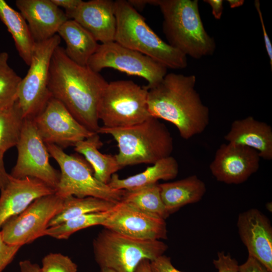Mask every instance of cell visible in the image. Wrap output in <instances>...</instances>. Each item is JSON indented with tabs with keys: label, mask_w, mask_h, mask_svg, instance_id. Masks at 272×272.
<instances>
[{
	"label": "cell",
	"mask_w": 272,
	"mask_h": 272,
	"mask_svg": "<svg viewBox=\"0 0 272 272\" xmlns=\"http://www.w3.org/2000/svg\"><path fill=\"white\" fill-rule=\"evenodd\" d=\"M107 83L99 73L71 60L63 47L59 45L55 49L49 69L48 88L51 97L93 132L98 133L100 127L98 106Z\"/></svg>",
	"instance_id": "6da1fadb"
},
{
	"label": "cell",
	"mask_w": 272,
	"mask_h": 272,
	"mask_svg": "<svg viewBox=\"0 0 272 272\" xmlns=\"http://www.w3.org/2000/svg\"><path fill=\"white\" fill-rule=\"evenodd\" d=\"M196 77L171 73L148 88L151 116L174 124L185 140L202 133L210 121V111L195 89Z\"/></svg>",
	"instance_id": "7a4b0ae2"
},
{
	"label": "cell",
	"mask_w": 272,
	"mask_h": 272,
	"mask_svg": "<svg viewBox=\"0 0 272 272\" xmlns=\"http://www.w3.org/2000/svg\"><path fill=\"white\" fill-rule=\"evenodd\" d=\"M158 6L163 17V31L168 43L194 59L212 55L214 39L205 29L197 0H146Z\"/></svg>",
	"instance_id": "3957f363"
},
{
	"label": "cell",
	"mask_w": 272,
	"mask_h": 272,
	"mask_svg": "<svg viewBox=\"0 0 272 272\" xmlns=\"http://www.w3.org/2000/svg\"><path fill=\"white\" fill-rule=\"evenodd\" d=\"M98 133L111 135L117 143L115 155L120 167L152 164L171 156L173 140L166 126L151 116L133 125L108 128L100 127Z\"/></svg>",
	"instance_id": "277c9868"
},
{
	"label": "cell",
	"mask_w": 272,
	"mask_h": 272,
	"mask_svg": "<svg viewBox=\"0 0 272 272\" xmlns=\"http://www.w3.org/2000/svg\"><path fill=\"white\" fill-rule=\"evenodd\" d=\"M114 4V41L150 57L167 69L187 66V56L160 38L128 1L117 0Z\"/></svg>",
	"instance_id": "5b68a950"
},
{
	"label": "cell",
	"mask_w": 272,
	"mask_h": 272,
	"mask_svg": "<svg viewBox=\"0 0 272 272\" xmlns=\"http://www.w3.org/2000/svg\"><path fill=\"white\" fill-rule=\"evenodd\" d=\"M93 248L100 268L134 272L141 261L155 260L164 254L168 246L160 240L135 239L104 228L94 239Z\"/></svg>",
	"instance_id": "8992f818"
},
{
	"label": "cell",
	"mask_w": 272,
	"mask_h": 272,
	"mask_svg": "<svg viewBox=\"0 0 272 272\" xmlns=\"http://www.w3.org/2000/svg\"><path fill=\"white\" fill-rule=\"evenodd\" d=\"M146 86L132 81L119 80L108 83L98 106L99 120L104 127H126L141 123L150 117Z\"/></svg>",
	"instance_id": "52a82bcc"
},
{
	"label": "cell",
	"mask_w": 272,
	"mask_h": 272,
	"mask_svg": "<svg viewBox=\"0 0 272 272\" xmlns=\"http://www.w3.org/2000/svg\"><path fill=\"white\" fill-rule=\"evenodd\" d=\"M50 156L60 169L59 182L55 193L63 198L69 196L78 197L92 196L114 203L121 201L125 190L111 188L94 176L88 163L79 156L69 155L53 144H46Z\"/></svg>",
	"instance_id": "ba28073f"
},
{
	"label": "cell",
	"mask_w": 272,
	"mask_h": 272,
	"mask_svg": "<svg viewBox=\"0 0 272 272\" xmlns=\"http://www.w3.org/2000/svg\"><path fill=\"white\" fill-rule=\"evenodd\" d=\"M61 38L57 34L36 42L28 71L22 78L17 102L24 119H33L45 107L52 97L48 88L51 58Z\"/></svg>",
	"instance_id": "9c48e42d"
},
{
	"label": "cell",
	"mask_w": 272,
	"mask_h": 272,
	"mask_svg": "<svg viewBox=\"0 0 272 272\" xmlns=\"http://www.w3.org/2000/svg\"><path fill=\"white\" fill-rule=\"evenodd\" d=\"M93 71L99 73L111 68L145 79L148 89L159 83L167 74L164 65L139 52L126 48L115 41L99 44L87 64Z\"/></svg>",
	"instance_id": "30bf717a"
},
{
	"label": "cell",
	"mask_w": 272,
	"mask_h": 272,
	"mask_svg": "<svg viewBox=\"0 0 272 272\" xmlns=\"http://www.w3.org/2000/svg\"><path fill=\"white\" fill-rule=\"evenodd\" d=\"M18 156L11 176L22 179H38L54 189L60 173L50 164L45 143L40 136L33 119H24L19 141L16 146Z\"/></svg>",
	"instance_id": "8fae6325"
},
{
	"label": "cell",
	"mask_w": 272,
	"mask_h": 272,
	"mask_svg": "<svg viewBox=\"0 0 272 272\" xmlns=\"http://www.w3.org/2000/svg\"><path fill=\"white\" fill-rule=\"evenodd\" d=\"M63 201L55 193L36 199L3 225V239L9 244L22 246L44 236L50 221L61 211Z\"/></svg>",
	"instance_id": "7c38bea8"
},
{
	"label": "cell",
	"mask_w": 272,
	"mask_h": 272,
	"mask_svg": "<svg viewBox=\"0 0 272 272\" xmlns=\"http://www.w3.org/2000/svg\"><path fill=\"white\" fill-rule=\"evenodd\" d=\"M33 120L45 144H53L62 149L74 146L96 133L84 127L60 101L53 97Z\"/></svg>",
	"instance_id": "4fadbf2b"
},
{
	"label": "cell",
	"mask_w": 272,
	"mask_h": 272,
	"mask_svg": "<svg viewBox=\"0 0 272 272\" xmlns=\"http://www.w3.org/2000/svg\"><path fill=\"white\" fill-rule=\"evenodd\" d=\"M102 226L113 232L138 239L160 240L167 238L165 219L122 201L115 205Z\"/></svg>",
	"instance_id": "5bb4252c"
},
{
	"label": "cell",
	"mask_w": 272,
	"mask_h": 272,
	"mask_svg": "<svg viewBox=\"0 0 272 272\" xmlns=\"http://www.w3.org/2000/svg\"><path fill=\"white\" fill-rule=\"evenodd\" d=\"M260 159L258 152L252 148L223 144L216 151L210 170L217 181L239 184L258 171Z\"/></svg>",
	"instance_id": "9a60e30c"
},
{
	"label": "cell",
	"mask_w": 272,
	"mask_h": 272,
	"mask_svg": "<svg viewBox=\"0 0 272 272\" xmlns=\"http://www.w3.org/2000/svg\"><path fill=\"white\" fill-rule=\"evenodd\" d=\"M237 226L248 254L272 272V226L270 220L257 209L239 214Z\"/></svg>",
	"instance_id": "2e32d148"
},
{
	"label": "cell",
	"mask_w": 272,
	"mask_h": 272,
	"mask_svg": "<svg viewBox=\"0 0 272 272\" xmlns=\"http://www.w3.org/2000/svg\"><path fill=\"white\" fill-rule=\"evenodd\" d=\"M54 193V188L38 179H18L10 175L8 184L1 190L0 229L7 221L19 215L36 199Z\"/></svg>",
	"instance_id": "e0dca14e"
},
{
	"label": "cell",
	"mask_w": 272,
	"mask_h": 272,
	"mask_svg": "<svg viewBox=\"0 0 272 272\" xmlns=\"http://www.w3.org/2000/svg\"><path fill=\"white\" fill-rule=\"evenodd\" d=\"M87 30L98 42L114 41L116 20L114 1H82L74 11L65 14Z\"/></svg>",
	"instance_id": "ac0fdd59"
},
{
	"label": "cell",
	"mask_w": 272,
	"mask_h": 272,
	"mask_svg": "<svg viewBox=\"0 0 272 272\" xmlns=\"http://www.w3.org/2000/svg\"><path fill=\"white\" fill-rule=\"evenodd\" d=\"M15 3L36 42L57 34L60 26L69 20L52 0H17Z\"/></svg>",
	"instance_id": "d6986e66"
},
{
	"label": "cell",
	"mask_w": 272,
	"mask_h": 272,
	"mask_svg": "<svg viewBox=\"0 0 272 272\" xmlns=\"http://www.w3.org/2000/svg\"><path fill=\"white\" fill-rule=\"evenodd\" d=\"M224 139L229 143L255 150L264 160H272V128L251 116L234 120Z\"/></svg>",
	"instance_id": "ffe728a7"
},
{
	"label": "cell",
	"mask_w": 272,
	"mask_h": 272,
	"mask_svg": "<svg viewBox=\"0 0 272 272\" xmlns=\"http://www.w3.org/2000/svg\"><path fill=\"white\" fill-rule=\"evenodd\" d=\"M159 186L162 201L169 215L185 205L198 202L207 189L205 182L195 175L159 184Z\"/></svg>",
	"instance_id": "44dd1931"
},
{
	"label": "cell",
	"mask_w": 272,
	"mask_h": 272,
	"mask_svg": "<svg viewBox=\"0 0 272 272\" xmlns=\"http://www.w3.org/2000/svg\"><path fill=\"white\" fill-rule=\"evenodd\" d=\"M152 165L145 171L126 178H120L118 175L115 173L112 175L108 184L114 189L132 190L157 183L160 180L173 179L178 175V162L171 156Z\"/></svg>",
	"instance_id": "7402d4cb"
},
{
	"label": "cell",
	"mask_w": 272,
	"mask_h": 272,
	"mask_svg": "<svg viewBox=\"0 0 272 272\" xmlns=\"http://www.w3.org/2000/svg\"><path fill=\"white\" fill-rule=\"evenodd\" d=\"M57 34L65 42L64 49L66 56L80 65L87 66L99 45L93 36L73 19L65 21Z\"/></svg>",
	"instance_id": "603a6c76"
},
{
	"label": "cell",
	"mask_w": 272,
	"mask_h": 272,
	"mask_svg": "<svg viewBox=\"0 0 272 272\" xmlns=\"http://www.w3.org/2000/svg\"><path fill=\"white\" fill-rule=\"evenodd\" d=\"M103 146L99 133H95L84 140L77 143L76 152L83 155L90 164L94 176L100 182L108 184L112 175L121 168L116 157L101 153L99 149Z\"/></svg>",
	"instance_id": "cb8c5ba5"
},
{
	"label": "cell",
	"mask_w": 272,
	"mask_h": 272,
	"mask_svg": "<svg viewBox=\"0 0 272 272\" xmlns=\"http://www.w3.org/2000/svg\"><path fill=\"white\" fill-rule=\"evenodd\" d=\"M0 19L11 34L19 55L29 66L36 42L26 20L4 0H0Z\"/></svg>",
	"instance_id": "d4e9b609"
},
{
	"label": "cell",
	"mask_w": 272,
	"mask_h": 272,
	"mask_svg": "<svg viewBox=\"0 0 272 272\" xmlns=\"http://www.w3.org/2000/svg\"><path fill=\"white\" fill-rule=\"evenodd\" d=\"M116 203L92 196H67L63 198L61 211L50 221L49 227L85 214L111 210Z\"/></svg>",
	"instance_id": "484cf974"
},
{
	"label": "cell",
	"mask_w": 272,
	"mask_h": 272,
	"mask_svg": "<svg viewBox=\"0 0 272 272\" xmlns=\"http://www.w3.org/2000/svg\"><path fill=\"white\" fill-rule=\"evenodd\" d=\"M121 201L164 219L169 216L162 201L159 183L125 190Z\"/></svg>",
	"instance_id": "4316f807"
},
{
	"label": "cell",
	"mask_w": 272,
	"mask_h": 272,
	"mask_svg": "<svg viewBox=\"0 0 272 272\" xmlns=\"http://www.w3.org/2000/svg\"><path fill=\"white\" fill-rule=\"evenodd\" d=\"M24 120L17 101L10 108L0 109V152L4 154L9 149L16 146Z\"/></svg>",
	"instance_id": "83f0119b"
},
{
	"label": "cell",
	"mask_w": 272,
	"mask_h": 272,
	"mask_svg": "<svg viewBox=\"0 0 272 272\" xmlns=\"http://www.w3.org/2000/svg\"><path fill=\"white\" fill-rule=\"evenodd\" d=\"M112 209L105 212L85 214L50 227L45 231L44 236H49L57 239H67L73 234L81 230L94 226H102Z\"/></svg>",
	"instance_id": "f1b7e54d"
},
{
	"label": "cell",
	"mask_w": 272,
	"mask_h": 272,
	"mask_svg": "<svg viewBox=\"0 0 272 272\" xmlns=\"http://www.w3.org/2000/svg\"><path fill=\"white\" fill-rule=\"evenodd\" d=\"M8 58L7 52H0V109L15 104L22 79L9 65Z\"/></svg>",
	"instance_id": "f546056e"
},
{
	"label": "cell",
	"mask_w": 272,
	"mask_h": 272,
	"mask_svg": "<svg viewBox=\"0 0 272 272\" xmlns=\"http://www.w3.org/2000/svg\"><path fill=\"white\" fill-rule=\"evenodd\" d=\"M42 272H77V265L67 256L50 253L42 260Z\"/></svg>",
	"instance_id": "4dcf8cb0"
},
{
	"label": "cell",
	"mask_w": 272,
	"mask_h": 272,
	"mask_svg": "<svg viewBox=\"0 0 272 272\" xmlns=\"http://www.w3.org/2000/svg\"><path fill=\"white\" fill-rule=\"evenodd\" d=\"M21 247L6 243L0 231V272H2L12 262Z\"/></svg>",
	"instance_id": "1f68e13d"
},
{
	"label": "cell",
	"mask_w": 272,
	"mask_h": 272,
	"mask_svg": "<svg viewBox=\"0 0 272 272\" xmlns=\"http://www.w3.org/2000/svg\"><path fill=\"white\" fill-rule=\"evenodd\" d=\"M213 263L218 272H239L238 261L224 251L218 252L217 258L214 259Z\"/></svg>",
	"instance_id": "d6a6232c"
},
{
	"label": "cell",
	"mask_w": 272,
	"mask_h": 272,
	"mask_svg": "<svg viewBox=\"0 0 272 272\" xmlns=\"http://www.w3.org/2000/svg\"><path fill=\"white\" fill-rule=\"evenodd\" d=\"M150 266L152 272H182L173 266L169 257L164 254L150 261Z\"/></svg>",
	"instance_id": "836d02e7"
},
{
	"label": "cell",
	"mask_w": 272,
	"mask_h": 272,
	"mask_svg": "<svg viewBox=\"0 0 272 272\" xmlns=\"http://www.w3.org/2000/svg\"><path fill=\"white\" fill-rule=\"evenodd\" d=\"M255 8L258 15L260 23L263 32V40L264 42L265 47L269 59V63L270 68H272V45L269 37L267 35L266 30L264 23L263 16L260 8V2L258 0H255L254 2Z\"/></svg>",
	"instance_id": "e575fe53"
},
{
	"label": "cell",
	"mask_w": 272,
	"mask_h": 272,
	"mask_svg": "<svg viewBox=\"0 0 272 272\" xmlns=\"http://www.w3.org/2000/svg\"><path fill=\"white\" fill-rule=\"evenodd\" d=\"M239 272H270L255 258L248 254L246 261L239 266Z\"/></svg>",
	"instance_id": "d590c367"
},
{
	"label": "cell",
	"mask_w": 272,
	"mask_h": 272,
	"mask_svg": "<svg viewBox=\"0 0 272 272\" xmlns=\"http://www.w3.org/2000/svg\"><path fill=\"white\" fill-rule=\"evenodd\" d=\"M58 7L63 8L65 14L69 13L78 8L83 1L81 0H52Z\"/></svg>",
	"instance_id": "8d00e7d4"
},
{
	"label": "cell",
	"mask_w": 272,
	"mask_h": 272,
	"mask_svg": "<svg viewBox=\"0 0 272 272\" xmlns=\"http://www.w3.org/2000/svg\"><path fill=\"white\" fill-rule=\"evenodd\" d=\"M204 2L208 4L212 8V13L217 20L221 19L223 12V1L222 0H205Z\"/></svg>",
	"instance_id": "74e56055"
},
{
	"label": "cell",
	"mask_w": 272,
	"mask_h": 272,
	"mask_svg": "<svg viewBox=\"0 0 272 272\" xmlns=\"http://www.w3.org/2000/svg\"><path fill=\"white\" fill-rule=\"evenodd\" d=\"M4 155L0 152V190L5 188L10 181V174H9L5 169L4 163Z\"/></svg>",
	"instance_id": "f35d334b"
},
{
	"label": "cell",
	"mask_w": 272,
	"mask_h": 272,
	"mask_svg": "<svg viewBox=\"0 0 272 272\" xmlns=\"http://www.w3.org/2000/svg\"><path fill=\"white\" fill-rule=\"evenodd\" d=\"M20 272H42L41 267L29 260H22L19 262Z\"/></svg>",
	"instance_id": "ab89813d"
},
{
	"label": "cell",
	"mask_w": 272,
	"mask_h": 272,
	"mask_svg": "<svg viewBox=\"0 0 272 272\" xmlns=\"http://www.w3.org/2000/svg\"><path fill=\"white\" fill-rule=\"evenodd\" d=\"M134 272H152L150 266V261L144 259L137 266Z\"/></svg>",
	"instance_id": "60d3db41"
},
{
	"label": "cell",
	"mask_w": 272,
	"mask_h": 272,
	"mask_svg": "<svg viewBox=\"0 0 272 272\" xmlns=\"http://www.w3.org/2000/svg\"><path fill=\"white\" fill-rule=\"evenodd\" d=\"M227 2L231 8H235L242 6L244 3V1L243 0H227Z\"/></svg>",
	"instance_id": "b9f144b4"
},
{
	"label": "cell",
	"mask_w": 272,
	"mask_h": 272,
	"mask_svg": "<svg viewBox=\"0 0 272 272\" xmlns=\"http://www.w3.org/2000/svg\"><path fill=\"white\" fill-rule=\"evenodd\" d=\"M99 272H115V271L108 268H100V270Z\"/></svg>",
	"instance_id": "7bdbcfd3"
},
{
	"label": "cell",
	"mask_w": 272,
	"mask_h": 272,
	"mask_svg": "<svg viewBox=\"0 0 272 272\" xmlns=\"http://www.w3.org/2000/svg\"><path fill=\"white\" fill-rule=\"evenodd\" d=\"M271 202H269L268 203H266V209L269 211H270V209H271Z\"/></svg>",
	"instance_id": "ee69618b"
}]
</instances>
